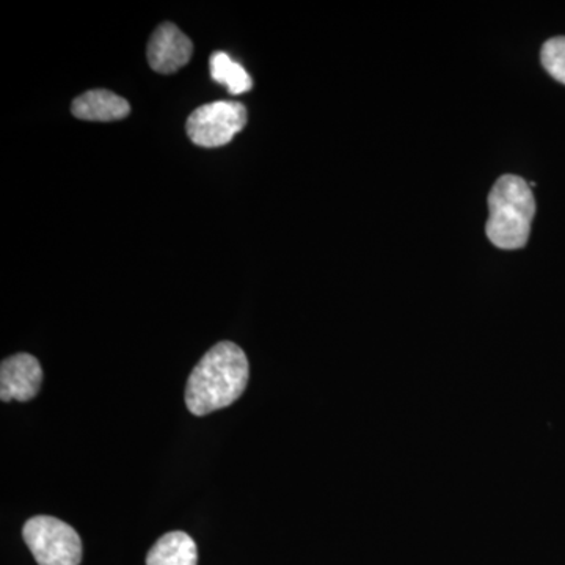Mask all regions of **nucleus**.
<instances>
[{"instance_id":"4","label":"nucleus","mask_w":565,"mask_h":565,"mask_svg":"<svg viewBox=\"0 0 565 565\" xmlns=\"http://www.w3.org/2000/svg\"><path fill=\"white\" fill-rule=\"evenodd\" d=\"M247 126V109L236 102L204 104L192 111L185 131L193 143L202 148H218L230 143Z\"/></svg>"},{"instance_id":"8","label":"nucleus","mask_w":565,"mask_h":565,"mask_svg":"<svg viewBox=\"0 0 565 565\" xmlns=\"http://www.w3.org/2000/svg\"><path fill=\"white\" fill-rule=\"evenodd\" d=\"M195 541L182 531L162 535L147 556V565H196Z\"/></svg>"},{"instance_id":"9","label":"nucleus","mask_w":565,"mask_h":565,"mask_svg":"<svg viewBox=\"0 0 565 565\" xmlns=\"http://www.w3.org/2000/svg\"><path fill=\"white\" fill-rule=\"evenodd\" d=\"M210 70L212 79L217 84L225 85L232 95H243V93L252 90L250 74L225 52L218 51L211 55Z\"/></svg>"},{"instance_id":"1","label":"nucleus","mask_w":565,"mask_h":565,"mask_svg":"<svg viewBox=\"0 0 565 565\" xmlns=\"http://www.w3.org/2000/svg\"><path fill=\"white\" fill-rule=\"evenodd\" d=\"M247 355L232 341H222L204 353L185 386V405L191 414L206 416L236 403L248 384Z\"/></svg>"},{"instance_id":"5","label":"nucleus","mask_w":565,"mask_h":565,"mask_svg":"<svg viewBox=\"0 0 565 565\" xmlns=\"http://www.w3.org/2000/svg\"><path fill=\"white\" fill-rule=\"evenodd\" d=\"M43 384V370L31 353H17L0 364V399L28 403L39 394Z\"/></svg>"},{"instance_id":"10","label":"nucleus","mask_w":565,"mask_h":565,"mask_svg":"<svg viewBox=\"0 0 565 565\" xmlns=\"http://www.w3.org/2000/svg\"><path fill=\"white\" fill-rule=\"evenodd\" d=\"M542 65L553 79L565 85V36L545 41L541 51Z\"/></svg>"},{"instance_id":"3","label":"nucleus","mask_w":565,"mask_h":565,"mask_svg":"<svg viewBox=\"0 0 565 565\" xmlns=\"http://www.w3.org/2000/svg\"><path fill=\"white\" fill-rule=\"evenodd\" d=\"M22 537L39 565H79L82 541L68 523L36 515L22 527Z\"/></svg>"},{"instance_id":"7","label":"nucleus","mask_w":565,"mask_h":565,"mask_svg":"<svg viewBox=\"0 0 565 565\" xmlns=\"http://www.w3.org/2000/svg\"><path fill=\"white\" fill-rule=\"evenodd\" d=\"M71 111L79 120L117 121L131 114V106L120 95L98 88L77 96L71 104Z\"/></svg>"},{"instance_id":"6","label":"nucleus","mask_w":565,"mask_h":565,"mask_svg":"<svg viewBox=\"0 0 565 565\" xmlns=\"http://www.w3.org/2000/svg\"><path fill=\"white\" fill-rule=\"evenodd\" d=\"M193 44L172 22H163L148 43V63L159 74H173L191 62Z\"/></svg>"},{"instance_id":"2","label":"nucleus","mask_w":565,"mask_h":565,"mask_svg":"<svg viewBox=\"0 0 565 565\" xmlns=\"http://www.w3.org/2000/svg\"><path fill=\"white\" fill-rule=\"evenodd\" d=\"M535 215L533 189L523 178L504 174L489 195L486 233L494 247L516 250L527 244Z\"/></svg>"}]
</instances>
